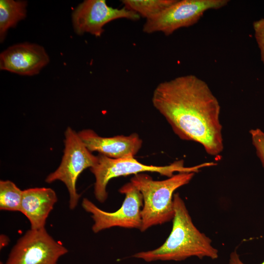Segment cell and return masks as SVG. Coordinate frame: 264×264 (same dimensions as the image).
I'll return each mask as SVG.
<instances>
[{"instance_id":"4fadbf2b","label":"cell","mask_w":264,"mask_h":264,"mask_svg":"<svg viewBox=\"0 0 264 264\" xmlns=\"http://www.w3.org/2000/svg\"><path fill=\"white\" fill-rule=\"evenodd\" d=\"M25 0H0V41L2 42L8 29L16 26L26 16Z\"/></svg>"},{"instance_id":"9c48e42d","label":"cell","mask_w":264,"mask_h":264,"mask_svg":"<svg viewBox=\"0 0 264 264\" xmlns=\"http://www.w3.org/2000/svg\"><path fill=\"white\" fill-rule=\"evenodd\" d=\"M140 18L138 14L125 7L109 6L105 0H85L72 13L73 27L77 34L88 33L96 37L101 36L104 26L112 21L125 19L135 21Z\"/></svg>"},{"instance_id":"2e32d148","label":"cell","mask_w":264,"mask_h":264,"mask_svg":"<svg viewBox=\"0 0 264 264\" xmlns=\"http://www.w3.org/2000/svg\"><path fill=\"white\" fill-rule=\"evenodd\" d=\"M249 132L257 156L260 158L264 168V132L258 128L252 129L249 131Z\"/></svg>"},{"instance_id":"277c9868","label":"cell","mask_w":264,"mask_h":264,"mask_svg":"<svg viewBox=\"0 0 264 264\" xmlns=\"http://www.w3.org/2000/svg\"><path fill=\"white\" fill-rule=\"evenodd\" d=\"M97 164L90 168L95 178L94 193L96 199L103 203L108 198L107 186L113 178L136 175L145 172L157 173L169 177L175 172L198 173L203 167L214 166V162H206L192 167H185L184 161L180 160L166 166L147 165L138 162L134 157L114 159L101 154Z\"/></svg>"},{"instance_id":"52a82bcc","label":"cell","mask_w":264,"mask_h":264,"mask_svg":"<svg viewBox=\"0 0 264 264\" xmlns=\"http://www.w3.org/2000/svg\"><path fill=\"white\" fill-rule=\"evenodd\" d=\"M119 192L125 194V198L120 208L113 212L104 211L88 199L83 198L82 206L91 215L94 221L92 230L94 233L113 227L140 229L143 205L141 193L131 182L123 185Z\"/></svg>"},{"instance_id":"5bb4252c","label":"cell","mask_w":264,"mask_h":264,"mask_svg":"<svg viewBox=\"0 0 264 264\" xmlns=\"http://www.w3.org/2000/svg\"><path fill=\"white\" fill-rule=\"evenodd\" d=\"M176 0H123L124 7L146 20L152 19L169 7Z\"/></svg>"},{"instance_id":"ac0fdd59","label":"cell","mask_w":264,"mask_h":264,"mask_svg":"<svg viewBox=\"0 0 264 264\" xmlns=\"http://www.w3.org/2000/svg\"><path fill=\"white\" fill-rule=\"evenodd\" d=\"M228 264H245L240 259L239 255L236 250L230 254ZM260 264H264V260Z\"/></svg>"},{"instance_id":"30bf717a","label":"cell","mask_w":264,"mask_h":264,"mask_svg":"<svg viewBox=\"0 0 264 264\" xmlns=\"http://www.w3.org/2000/svg\"><path fill=\"white\" fill-rule=\"evenodd\" d=\"M49 62L44 47L36 44H14L0 54V69L21 75H37Z\"/></svg>"},{"instance_id":"3957f363","label":"cell","mask_w":264,"mask_h":264,"mask_svg":"<svg viewBox=\"0 0 264 264\" xmlns=\"http://www.w3.org/2000/svg\"><path fill=\"white\" fill-rule=\"evenodd\" d=\"M195 173H178L163 180H154L149 175H135L131 182L141 193L143 200L140 231L173 219L174 192L192 180Z\"/></svg>"},{"instance_id":"9a60e30c","label":"cell","mask_w":264,"mask_h":264,"mask_svg":"<svg viewBox=\"0 0 264 264\" xmlns=\"http://www.w3.org/2000/svg\"><path fill=\"white\" fill-rule=\"evenodd\" d=\"M22 190L11 181H0V209L20 212Z\"/></svg>"},{"instance_id":"5b68a950","label":"cell","mask_w":264,"mask_h":264,"mask_svg":"<svg viewBox=\"0 0 264 264\" xmlns=\"http://www.w3.org/2000/svg\"><path fill=\"white\" fill-rule=\"evenodd\" d=\"M65 136V149L61 163L47 176L45 181L50 183L60 180L65 184L69 193V207L73 210L81 197L76 190L78 178L84 170L94 166L98 158L87 149L78 133L70 127L67 128Z\"/></svg>"},{"instance_id":"7a4b0ae2","label":"cell","mask_w":264,"mask_h":264,"mask_svg":"<svg viewBox=\"0 0 264 264\" xmlns=\"http://www.w3.org/2000/svg\"><path fill=\"white\" fill-rule=\"evenodd\" d=\"M175 214L172 231L164 243L154 250L135 253L132 257L145 262L181 261L191 257L199 259L218 258V250L211 240L196 227L183 200L177 193L174 195Z\"/></svg>"},{"instance_id":"ba28073f","label":"cell","mask_w":264,"mask_h":264,"mask_svg":"<svg viewBox=\"0 0 264 264\" xmlns=\"http://www.w3.org/2000/svg\"><path fill=\"white\" fill-rule=\"evenodd\" d=\"M68 252L45 228L27 230L12 248L6 262L0 264H57Z\"/></svg>"},{"instance_id":"7c38bea8","label":"cell","mask_w":264,"mask_h":264,"mask_svg":"<svg viewBox=\"0 0 264 264\" xmlns=\"http://www.w3.org/2000/svg\"><path fill=\"white\" fill-rule=\"evenodd\" d=\"M58 198L51 188L36 187L22 190L20 212L30 222L31 229L45 228L46 221Z\"/></svg>"},{"instance_id":"e0dca14e","label":"cell","mask_w":264,"mask_h":264,"mask_svg":"<svg viewBox=\"0 0 264 264\" xmlns=\"http://www.w3.org/2000/svg\"><path fill=\"white\" fill-rule=\"evenodd\" d=\"M253 26L255 37L260 50L261 61L264 65V18L255 21Z\"/></svg>"},{"instance_id":"8992f818","label":"cell","mask_w":264,"mask_h":264,"mask_svg":"<svg viewBox=\"0 0 264 264\" xmlns=\"http://www.w3.org/2000/svg\"><path fill=\"white\" fill-rule=\"evenodd\" d=\"M228 0H176L157 16L146 20L142 30L147 34L161 32L166 36L176 30L196 24L204 13L219 9L228 3Z\"/></svg>"},{"instance_id":"6da1fadb","label":"cell","mask_w":264,"mask_h":264,"mask_svg":"<svg viewBox=\"0 0 264 264\" xmlns=\"http://www.w3.org/2000/svg\"><path fill=\"white\" fill-rule=\"evenodd\" d=\"M152 102L180 138L199 143L210 155L222 152L220 105L204 81L189 74L164 81Z\"/></svg>"},{"instance_id":"8fae6325","label":"cell","mask_w":264,"mask_h":264,"mask_svg":"<svg viewBox=\"0 0 264 264\" xmlns=\"http://www.w3.org/2000/svg\"><path fill=\"white\" fill-rule=\"evenodd\" d=\"M78 133L90 152H97L111 158L134 157L142 144V140L135 133L128 136L104 137L92 130L85 129Z\"/></svg>"}]
</instances>
